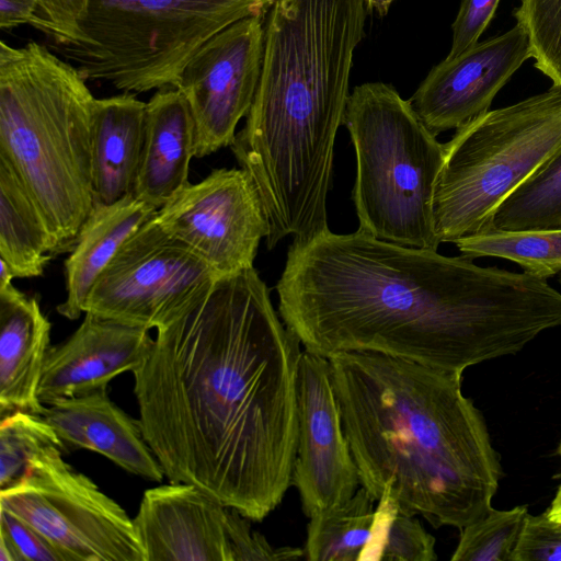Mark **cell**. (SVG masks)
<instances>
[{
    "label": "cell",
    "instance_id": "cell-8",
    "mask_svg": "<svg viewBox=\"0 0 561 561\" xmlns=\"http://www.w3.org/2000/svg\"><path fill=\"white\" fill-rule=\"evenodd\" d=\"M434 192L440 242L491 228L496 208L561 150V87L488 111L456 129Z\"/></svg>",
    "mask_w": 561,
    "mask_h": 561
},
{
    "label": "cell",
    "instance_id": "cell-34",
    "mask_svg": "<svg viewBox=\"0 0 561 561\" xmlns=\"http://www.w3.org/2000/svg\"><path fill=\"white\" fill-rule=\"evenodd\" d=\"M396 0H365L368 14H376L383 18L388 14Z\"/></svg>",
    "mask_w": 561,
    "mask_h": 561
},
{
    "label": "cell",
    "instance_id": "cell-7",
    "mask_svg": "<svg viewBox=\"0 0 561 561\" xmlns=\"http://www.w3.org/2000/svg\"><path fill=\"white\" fill-rule=\"evenodd\" d=\"M343 125L356 154L353 199L360 230L400 245L434 250V192L445 146L396 88L365 82L350 93Z\"/></svg>",
    "mask_w": 561,
    "mask_h": 561
},
{
    "label": "cell",
    "instance_id": "cell-23",
    "mask_svg": "<svg viewBox=\"0 0 561 561\" xmlns=\"http://www.w3.org/2000/svg\"><path fill=\"white\" fill-rule=\"evenodd\" d=\"M374 502L360 486L347 502L309 517L304 558L310 561H360L371 537Z\"/></svg>",
    "mask_w": 561,
    "mask_h": 561
},
{
    "label": "cell",
    "instance_id": "cell-13",
    "mask_svg": "<svg viewBox=\"0 0 561 561\" xmlns=\"http://www.w3.org/2000/svg\"><path fill=\"white\" fill-rule=\"evenodd\" d=\"M298 442L291 485L307 517L347 502L359 477L328 357L304 350L297 387Z\"/></svg>",
    "mask_w": 561,
    "mask_h": 561
},
{
    "label": "cell",
    "instance_id": "cell-3",
    "mask_svg": "<svg viewBox=\"0 0 561 561\" xmlns=\"http://www.w3.org/2000/svg\"><path fill=\"white\" fill-rule=\"evenodd\" d=\"M367 14L365 0H276L265 18L260 82L231 150L257 187L268 250L329 229L334 142Z\"/></svg>",
    "mask_w": 561,
    "mask_h": 561
},
{
    "label": "cell",
    "instance_id": "cell-12",
    "mask_svg": "<svg viewBox=\"0 0 561 561\" xmlns=\"http://www.w3.org/2000/svg\"><path fill=\"white\" fill-rule=\"evenodd\" d=\"M261 16L241 19L208 38L182 67L174 87L185 96L195 128V157L231 147L260 82L264 56Z\"/></svg>",
    "mask_w": 561,
    "mask_h": 561
},
{
    "label": "cell",
    "instance_id": "cell-11",
    "mask_svg": "<svg viewBox=\"0 0 561 561\" xmlns=\"http://www.w3.org/2000/svg\"><path fill=\"white\" fill-rule=\"evenodd\" d=\"M217 274L252 267L267 221L257 187L240 169H216L197 183L187 182L156 216Z\"/></svg>",
    "mask_w": 561,
    "mask_h": 561
},
{
    "label": "cell",
    "instance_id": "cell-17",
    "mask_svg": "<svg viewBox=\"0 0 561 561\" xmlns=\"http://www.w3.org/2000/svg\"><path fill=\"white\" fill-rule=\"evenodd\" d=\"M42 416L66 451H95L129 473L162 481L163 469L144 436L139 419L116 405L106 388L56 399L45 404Z\"/></svg>",
    "mask_w": 561,
    "mask_h": 561
},
{
    "label": "cell",
    "instance_id": "cell-6",
    "mask_svg": "<svg viewBox=\"0 0 561 561\" xmlns=\"http://www.w3.org/2000/svg\"><path fill=\"white\" fill-rule=\"evenodd\" d=\"M30 25L88 81L144 93L174 87L208 38L276 0H36Z\"/></svg>",
    "mask_w": 561,
    "mask_h": 561
},
{
    "label": "cell",
    "instance_id": "cell-26",
    "mask_svg": "<svg viewBox=\"0 0 561 561\" xmlns=\"http://www.w3.org/2000/svg\"><path fill=\"white\" fill-rule=\"evenodd\" d=\"M435 538L420 520L405 513L389 484H386L375 508L370 540L360 561H434Z\"/></svg>",
    "mask_w": 561,
    "mask_h": 561
},
{
    "label": "cell",
    "instance_id": "cell-25",
    "mask_svg": "<svg viewBox=\"0 0 561 561\" xmlns=\"http://www.w3.org/2000/svg\"><path fill=\"white\" fill-rule=\"evenodd\" d=\"M557 227H561V150L504 199L491 222L497 230Z\"/></svg>",
    "mask_w": 561,
    "mask_h": 561
},
{
    "label": "cell",
    "instance_id": "cell-27",
    "mask_svg": "<svg viewBox=\"0 0 561 561\" xmlns=\"http://www.w3.org/2000/svg\"><path fill=\"white\" fill-rule=\"evenodd\" d=\"M55 448L66 451L42 415L16 411L0 419V491L20 483L32 463Z\"/></svg>",
    "mask_w": 561,
    "mask_h": 561
},
{
    "label": "cell",
    "instance_id": "cell-9",
    "mask_svg": "<svg viewBox=\"0 0 561 561\" xmlns=\"http://www.w3.org/2000/svg\"><path fill=\"white\" fill-rule=\"evenodd\" d=\"M55 448L36 459L0 507L41 533L66 561H146L133 518Z\"/></svg>",
    "mask_w": 561,
    "mask_h": 561
},
{
    "label": "cell",
    "instance_id": "cell-29",
    "mask_svg": "<svg viewBox=\"0 0 561 561\" xmlns=\"http://www.w3.org/2000/svg\"><path fill=\"white\" fill-rule=\"evenodd\" d=\"M513 15L527 34L534 66L561 87V0H520Z\"/></svg>",
    "mask_w": 561,
    "mask_h": 561
},
{
    "label": "cell",
    "instance_id": "cell-10",
    "mask_svg": "<svg viewBox=\"0 0 561 561\" xmlns=\"http://www.w3.org/2000/svg\"><path fill=\"white\" fill-rule=\"evenodd\" d=\"M154 216L123 243L101 273L87 298L84 313L157 330L218 278Z\"/></svg>",
    "mask_w": 561,
    "mask_h": 561
},
{
    "label": "cell",
    "instance_id": "cell-35",
    "mask_svg": "<svg viewBox=\"0 0 561 561\" xmlns=\"http://www.w3.org/2000/svg\"><path fill=\"white\" fill-rule=\"evenodd\" d=\"M0 561H18L16 554L11 545L0 537Z\"/></svg>",
    "mask_w": 561,
    "mask_h": 561
},
{
    "label": "cell",
    "instance_id": "cell-32",
    "mask_svg": "<svg viewBox=\"0 0 561 561\" xmlns=\"http://www.w3.org/2000/svg\"><path fill=\"white\" fill-rule=\"evenodd\" d=\"M500 0H462L458 14L451 24L453 41L448 58L461 54L478 43L479 37L491 22Z\"/></svg>",
    "mask_w": 561,
    "mask_h": 561
},
{
    "label": "cell",
    "instance_id": "cell-28",
    "mask_svg": "<svg viewBox=\"0 0 561 561\" xmlns=\"http://www.w3.org/2000/svg\"><path fill=\"white\" fill-rule=\"evenodd\" d=\"M527 506L508 511L490 508L461 529L453 561H512L526 517Z\"/></svg>",
    "mask_w": 561,
    "mask_h": 561
},
{
    "label": "cell",
    "instance_id": "cell-33",
    "mask_svg": "<svg viewBox=\"0 0 561 561\" xmlns=\"http://www.w3.org/2000/svg\"><path fill=\"white\" fill-rule=\"evenodd\" d=\"M36 10V0H0V27L9 31L30 24Z\"/></svg>",
    "mask_w": 561,
    "mask_h": 561
},
{
    "label": "cell",
    "instance_id": "cell-24",
    "mask_svg": "<svg viewBox=\"0 0 561 561\" xmlns=\"http://www.w3.org/2000/svg\"><path fill=\"white\" fill-rule=\"evenodd\" d=\"M459 252L469 259L499 257L523 272L548 279L561 275V227L529 230L488 229L457 239Z\"/></svg>",
    "mask_w": 561,
    "mask_h": 561
},
{
    "label": "cell",
    "instance_id": "cell-19",
    "mask_svg": "<svg viewBox=\"0 0 561 561\" xmlns=\"http://www.w3.org/2000/svg\"><path fill=\"white\" fill-rule=\"evenodd\" d=\"M196 128L188 103L175 87H164L146 103L145 140L134 196L161 208L188 181Z\"/></svg>",
    "mask_w": 561,
    "mask_h": 561
},
{
    "label": "cell",
    "instance_id": "cell-31",
    "mask_svg": "<svg viewBox=\"0 0 561 561\" xmlns=\"http://www.w3.org/2000/svg\"><path fill=\"white\" fill-rule=\"evenodd\" d=\"M0 537L11 545L18 561H66L41 533L1 507Z\"/></svg>",
    "mask_w": 561,
    "mask_h": 561
},
{
    "label": "cell",
    "instance_id": "cell-1",
    "mask_svg": "<svg viewBox=\"0 0 561 561\" xmlns=\"http://www.w3.org/2000/svg\"><path fill=\"white\" fill-rule=\"evenodd\" d=\"M300 345L253 266L218 277L157 329L134 393L170 482L252 522L282 503L297 451Z\"/></svg>",
    "mask_w": 561,
    "mask_h": 561
},
{
    "label": "cell",
    "instance_id": "cell-15",
    "mask_svg": "<svg viewBox=\"0 0 561 561\" xmlns=\"http://www.w3.org/2000/svg\"><path fill=\"white\" fill-rule=\"evenodd\" d=\"M529 58L527 34L516 24L456 57H446L431 69L409 100L435 136L457 129L488 112L497 92Z\"/></svg>",
    "mask_w": 561,
    "mask_h": 561
},
{
    "label": "cell",
    "instance_id": "cell-16",
    "mask_svg": "<svg viewBox=\"0 0 561 561\" xmlns=\"http://www.w3.org/2000/svg\"><path fill=\"white\" fill-rule=\"evenodd\" d=\"M152 343L148 329L85 312L69 337L49 347L38 387L41 402L107 388L118 375L136 370Z\"/></svg>",
    "mask_w": 561,
    "mask_h": 561
},
{
    "label": "cell",
    "instance_id": "cell-18",
    "mask_svg": "<svg viewBox=\"0 0 561 561\" xmlns=\"http://www.w3.org/2000/svg\"><path fill=\"white\" fill-rule=\"evenodd\" d=\"M50 329L35 297L0 280V419L16 411L43 414L38 387Z\"/></svg>",
    "mask_w": 561,
    "mask_h": 561
},
{
    "label": "cell",
    "instance_id": "cell-37",
    "mask_svg": "<svg viewBox=\"0 0 561 561\" xmlns=\"http://www.w3.org/2000/svg\"><path fill=\"white\" fill-rule=\"evenodd\" d=\"M547 512L551 518L561 520V506H559L554 510L549 508Z\"/></svg>",
    "mask_w": 561,
    "mask_h": 561
},
{
    "label": "cell",
    "instance_id": "cell-14",
    "mask_svg": "<svg viewBox=\"0 0 561 561\" xmlns=\"http://www.w3.org/2000/svg\"><path fill=\"white\" fill-rule=\"evenodd\" d=\"M133 522L146 561H242L252 531L249 518L185 482L146 490Z\"/></svg>",
    "mask_w": 561,
    "mask_h": 561
},
{
    "label": "cell",
    "instance_id": "cell-20",
    "mask_svg": "<svg viewBox=\"0 0 561 561\" xmlns=\"http://www.w3.org/2000/svg\"><path fill=\"white\" fill-rule=\"evenodd\" d=\"M146 103L123 92L95 99L91 126V170L95 204L134 195L145 140Z\"/></svg>",
    "mask_w": 561,
    "mask_h": 561
},
{
    "label": "cell",
    "instance_id": "cell-36",
    "mask_svg": "<svg viewBox=\"0 0 561 561\" xmlns=\"http://www.w3.org/2000/svg\"><path fill=\"white\" fill-rule=\"evenodd\" d=\"M559 453L561 455V444H560V447H559ZM559 506H561V486L559 488V491H558V493H557V495H556V497H554L550 508L554 510V508H557Z\"/></svg>",
    "mask_w": 561,
    "mask_h": 561
},
{
    "label": "cell",
    "instance_id": "cell-2",
    "mask_svg": "<svg viewBox=\"0 0 561 561\" xmlns=\"http://www.w3.org/2000/svg\"><path fill=\"white\" fill-rule=\"evenodd\" d=\"M276 290L286 327L324 357L374 352L462 374L561 325L547 279L360 229L293 241Z\"/></svg>",
    "mask_w": 561,
    "mask_h": 561
},
{
    "label": "cell",
    "instance_id": "cell-4",
    "mask_svg": "<svg viewBox=\"0 0 561 561\" xmlns=\"http://www.w3.org/2000/svg\"><path fill=\"white\" fill-rule=\"evenodd\" d=\"M328 358L359 484L375 502L389 484L405 513L460 530L489 512L500 459L462 374L374 352Z\"/></svg>",
    "mask_w": 561,
    "mask_h": 561
},
{
    "label": "cell",
    "instance_id": "cell-5",
    "mask_svg": "<svg viewBox=\"0 0 561 561\" xmlns=\"http://www.w3.org/2000/svg\"><path fill=\"white\" fill-rule=\"evenodd\" d=\"M87 80L47 45L0 43V158L41 211L56 254L70 251L95 201Z\"/></svg>",
    "mask_w": 561,
    "mask_h": 561
},
{
    "label": "cell",
    "instance_id": "cell-21",
    "mask_svg": "<svg viewBox=\"0 0 561 561\" xmlns=\"http://www.w3.org/2000/svg\"><path fill=\"white\" fill-rule=\"evenodd\" d=\"M158 209L129 195L114 204H94L64 263L66 299L57 306L70 320L84 313L87 298L123 243Z\"/></svg>",
    "mask_w": 561,
    "mask_h": 561
},
{
    "label": "cell",
    "instance_id": "cell-22",
    "mask_svg": "<svg viewBox=\"0 0 561 561\" xmlns=\"http://www.w3.org/2000/svg\"><path fill=\"white\" fill-rule=\"evenodd\" d=\"M54 255V240L41 211L0 158V261L14 278H30L43 275Z\"/></svg>",
    "mask_w": 561,
    "mask_h": 561
},
{
    "label": "cell",
    "instance_id": "cell-30",
    "mask_svg": "<svg viewBox=\"0 0 561 561\" xmlns=\"http://www.w3.org/2000/svg\"><path fill=\"white\" fill-rule=\"evenodd\" d=\"M512 561H561V520L528 514Z\"/></svg>",
    "mask_w": 561,
    "mask_h": 561
}]
</instances>
